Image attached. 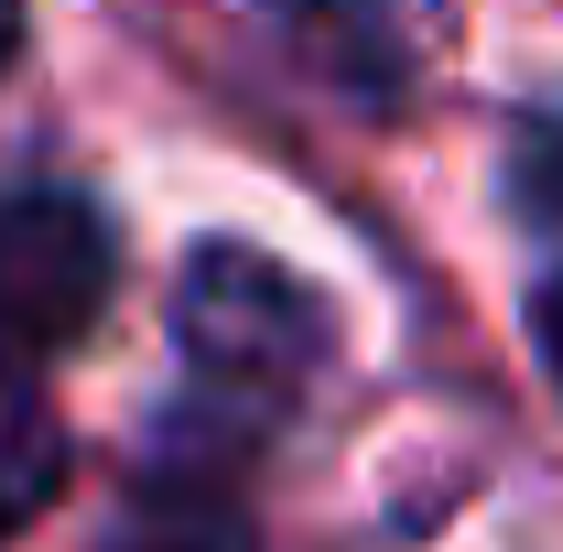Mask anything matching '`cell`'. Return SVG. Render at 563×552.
I'll list each match as a JSON object with an SVG mask.
<instances>
[{
    "label": "cell",
    "mask_w": 563,
    "mask_h": 552,
    "mask_svg": "<svg viewBox=\"0 0 563 552\" xmlns=\"http://www.w3.org/2000/svg\"><path fill=\"white\" fill-rule=\"evenodd\" d=\"M109 303V228L76 196H0V357H55Z\"/></svg>",
    "instance_id": "cell-2"
},
{
    "label": "cell",
    "mask_w": 563,
    "mask_h": 552,
    "mask_svg": "<svg viewBox=\"0 0 563 552\" xmlns=\"http://www.w3.org/2000/svg\"><path fill=\"white\" fill-rule=\"evenodd\" d=\"M55 477H66L55 401H44V379H33L22 357H0V552H11V531L55 498Z\"/></svg>",
    "instance_id": "cell-4"
},
{
    "label": "cell",
    "mask_w": 563,
    "mask_h": 552,
    "mask_svg": "<svg viewBox=\"0 0 563 552\" xmlns=\"http://www.w3.org/2000/svg\"><path fill=\"white\" fill-rule=\"evenodd\" d=\"M531 346H542V368H553V390H563V272L531 292Z\"/></svg>",
    "instance_id": "cell-6"
},
{
    "label": "cell",
    "mask_w": 563,
    "mask_h": 552,
    "mask_svg": "<svg viewBox=\"0 0 563 552\" xmlns=\"http://www.w3.org/2000/svg\"><path fill=\"white\" fill-rule=\"evenodd\" d=\"M509 196L531 217H563V120H531L520 152H509Z\"/></svg>",
    "instance_id": "cell-5"
},
{
    "label": "cell",
    "mask_w": 563,
    "mask_h": 552,
    "mask_svg": "<svg viewBox=\"0 0 563 552\" xmlns=\"http://www.w3.org/2000/svg\"><path fill=\"white\" fill-rule=\"evenodd\" d=\"M174 346H185V412L163 422V444L250 466V444H272V422L325 368V303L272 250L207 239L174 281Z\"/></svg>",
    "instance_id": "cell-1"
},
{
    "label": "cell",
    "mask_w": 563,
    "mask_h": 552,
    "mask_svg": "<svg viewBox=\"0 0 563 552\" xmlns=\"http://www.w3.org/2000/svg\"><path fill=\"white\" fill-rule=\"evenodd\" d=\"M109 552H250V520H239V487H228V455H196V444H152L131 509Z\"/></svg>",
    "instance_id": "cell-3"
},
{
    "label": "cell",
    "mask_w": 563,
    "mask_h": 552,
    "mask_svg": "<svg viewBox=\"0 0 563 552\" xmlns=\"http://www.w3.org/2000/svg\"><path fill=\"white\" fill-rule=\"evenodd\" d=\"M22 55V0H0V66Z\"/></svg>",
    "instance_id": "cell-7"
}]
</instances>
